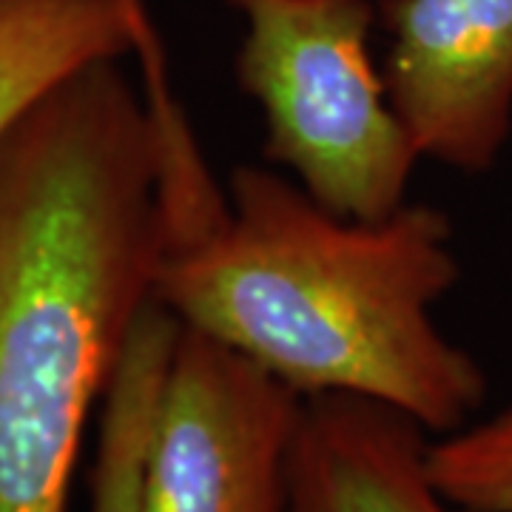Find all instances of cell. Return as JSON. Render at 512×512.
Masks as SVG:
<instances>
[{
    "mask_svg": "<svg viewBox=\"0 0 512 512\" xmlns=\"http://www.w3.org/2000/svg\"><path fill=\"white\" fill-rule=\"evenodd\" d=\"M180 117L103 60L0 137V512H69L89 416L154 302Z\"/></svg>",
    "mask_w": 512,
    "mask_h": 512,
    "instance_id": "cell-1",
    "label": "cell"
},
{
    "mask_svg": "<svg viewBox=\"0 0 512 512\" xmlns=\"http://www.w3.org/2000/svg\"><path fill=\"white\" fill-rule=\"evenodd\" d=\"M450 242L433 205L348 220L239 165L220 208L168 239L154 299L302 396H365L447 436L487 399L481 365L430 316L461 276Z\"/></svg>",
    "mask_w": 512,
    "mask_h": 512,
    "instance_id": "cell-2",
    "label": "cell"
},
{
    "mask_svg": "<svg viewBox=\"0 0 512 512\" xmlns=\"http://www.w3.org/2000/svg\"><path fill=\"white\" fill-rule=\"evenodd\" d=\"M245 18L237 80L265 117V157L328 211L376 222L419 163L370 57V0H225Z\"/></svg>",
    "mask_w": 512,
    "mask_h": 512,
    "instance_id": "cell-3",
    "label": "cell"
},
{
    "mask_svg": "<svg viewBox=\"0 0 512 512\" xmlns=\"http://www.w3.org/2000/svg\"><path fill=\"white\" fill-rule=\"evenodd\" d=\"M305 396L180 328L148 436L143 512H291Z\"/></svg>",
    "mask_w": 512,
    "mask_h": 512,
    "instance_id": "cell-4",
    "label": "cell"
},
{
    "mask_svg": "<svg viewBox=\"0 0 512 512\" xmlns=\"http://www.w3.org/2000/svg\"><path fill=\"white\" fill-rule=\"evenodd\" d=\"M384 86L419 157L478 174L512 128V0H382Z\"/></svg>",
    "mask_w": 512,
    "mask_h": 512,
    "instance_id": "cell-5",
    "label": "cell"
},
{
    "mask_svg": "<svg viewBox=\"0 0 512 512\" xmlns=\"http://www.w3.org/2000/svg\"><path fill=\"white\" fill-rule=\"evenodd\" d=\"M430 433L365 396H305L291 512H464L427 470Z\"/></svg>",
    "mask_w": 512,
    "mask_h": 512,
    "instance_id": "cell-6",
    "label": "cell"
},
{
    "mask_svg": "<svg viewBox=\"0 0 512 512\" xmlns=\"http://www.w3.org/2000/svg\"><path fill=\"white\" fill-rule=\"evenodd\" d=\"M140 52L165 89L163 52L137 0H0V137L72 74Z\"/></svg>",
    "mask_w": 512,
    "mask_h": 512,
    "instance_id": "cell-7",
    "label": "cell"
},
{
    "mask_svg": "<svg viewBox=\"0 0 512 512\" xmlns=\"http://www.w3.org/2000/svg\"><path fill=\"white\" fill-rule=\"evenodd\" d=\"M180 328L160 302H151L128 339L100 413L92 512H143L148 436Z\"/></svg>",
    "mask_w": 512,
    "mask_h": 512,
    "instance_id": "cell-8",
    "label": "cell"
},
{
    "mask_svg": "<svg viewBox=\"0 0 512 512\" xmlns=\"http://www.w3.org/2000/svg\"><path fill=\"white\" fill-rule=\"evenodd\" d=\"M427 470L464 512H512V407L430 441Z\"/></svg>",
    "mask_w": 512,
    "mask_h": 512,
    "instance_id": "cell-9",
    "label": "cell"
},
{
    "mask_svg": "<svg viewBox=\"0 0 512 512\" xmlns=\"http://www.w3.org/2000/svg\"><path fill=\"white\" fill-rule=\"evenodd\" d=\"M137 3H143V0H137Z\"/></svg>",
    "mask_w": 512,
    "mask_h": 512,
    "instance_id": "cell-10",
    "label": "cell"
}]
</instances>
